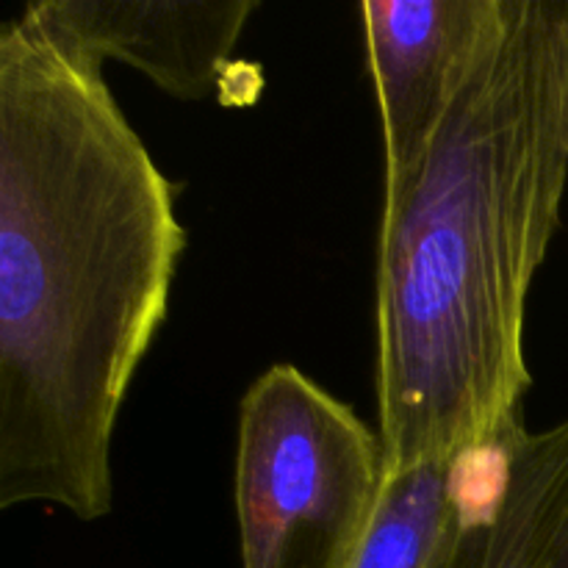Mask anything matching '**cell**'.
Here are the masks:
<instances>
[{"label": "cell", "mask_w": 568, "mask_h": 568, "mask_svg": "<svg viewBox=\"0 0 568 568\" xmlns=\"http://www.w3.org/2000/svg\"><path fill=\"white\" fill-rule=\"evenodd\" d=\"M255 9L253 0H39L26 14L98 64L122 61L172 98L205 100L227 89Z\"/></svg>", "instance_id": "cell-6"}, {"label": "cell", "mask_w": 568, "mask_h": 568, "mask_svg": "<svg viewBox=\"0 0 568 568\" xmlns=\"http://www.w3.org/2000/svg\"><path fill=\"white\" fill-rule=\"evenodd\" d=\"M566 78H568V28H566Z\"/></svg>", "instance_id": "cell-8"}, {"label": "cell", "mask_w": 568, "mask_h": 568, "mask_svg": "<svg viewBox=\"0 0 568 568\" xmlns=\"http://www.w3.org/2000/svg\"><path fill=\"white\" fill-rule=\"evenodd\" d=\"M386 480L381 433L297 366H272L239 410L242 566L349 568Z\"/></svg>", "instance_id": "cell-3"}, {"label": "cell", "mask_w": 568, "mask_h": 568, "mask_svg": "<svg viewBox=\"0 0 568 568\" xmlns=\"http://www.w3.org/2000/svg\"><path fill=\"white\" fill-rule=\"evenodd\" d=\"M427 568H568V419H510L447 460L442 530Z\"/></svg>", "instance_id": "cell-4"}, {"label": "cell", "mask_w": 568, "mask_h": 568, "mask_svg": "<svg viewBox=\"0 0 568 568\" xmlns=\"http://www.w3.org/2000/svg\"><path fill=\"white\" fill-rule=\"evenodd\" d=\"M103 64L0 33V510L111 514V442L186 233Z\"/></svg>", "instance_id": "cell-1"}, {"label": "cell", "mask_w": 568, "mask_h": 568, "mask_svg": "<svg viewBox=\"0 0 568 568\" xmlns=\"http://www.w3.org/2000/svg\"><path fill=\"white\" fill-rule=\"evenodd\" d=\"M447 460L388 475L372 530L349 568H427L442 530Z\"/></svg>", "instance_id": "cell-7"}, {"label": "cell", "mask_w": 568, "mask_h": 568, "mask_svg": "<svg viewBox=\"0 0 568 568\" xmlns=\"http://www.w3.org/2000/svg\"><path fill=\"white\" fill-rule=\"evenodd\" d=\"M508 0H366L361 20L386 144V192L410 181Z\"/></svg>", "instance_id": "cell-5"}, {"label": "cell", "mask_w": 568, "mask_h": 568, "mask_svg": "<svg viewBox=\"0 0 568 568\" xmlns=\"http://www.w3.org/2000/svg\"><path fill=\"white\" fill-rule=\"evenodd\" d=\"M568 3L508 0L377 244V433L388 475L442 464L530 388L525 314L568 175Z\"/></svg>", "instance_id": "cell-2"}]
</instances>
